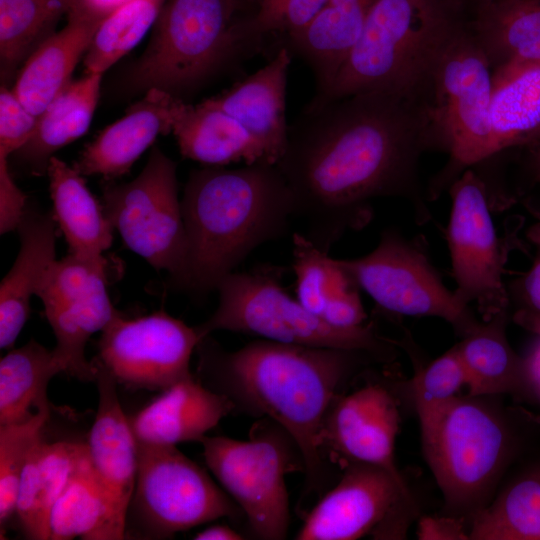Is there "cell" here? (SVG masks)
<instances>
[{
  "mask_svg": "<svg viewBox=\"0 0 540 540\" xmlns=\"http://www.w3.org/2000/svg\"><path fill=\"white\" fill-rule=\"evenodd\" d=\"M429 148L416 102L361 92L309 102L289 125L277 166L303 234L329 253L345 233L369 224L374 199H409L418 221L430 218L418 182V161Z\"/></svg>",
  "mask_w": 540,
  "mask_h": 540,
  "instance_id": "6da1fadb",
  "label": "cell"
},
{
  "mask_svg": "<svg viewBox=\"0 0 540 540\" xmlns=\"http://www.w3.org/2000/svg\"><path fill=\"white\" fill-rule=\"evenodd\" d=\"M196 350L206 386L227 396L234 411L269 418L295 441L304 462L302 500L323 496L334 478L321 443L327 413L348 382L385 362L363 350L266 339L227 351L210 335L201 339Z\"/></svg>",
  "mask_w": 540,
  "mask_h": 540,
  "instance_id": "7a4b0ae2",
  "label": "cell"
},
{
  "mask_svg": "<svg viewBox=\"0 0 540 540\" xmlns=\"http://www.w3.org/2000/svg\"><path fill=\"white\" fill-rule=\"evenodd\" d=\"M187 255L176 288L205 296L257 247L284 236L293 198L277 164L190 173L181 200Z\"/></svg>",
  "mask_w": 540,
  "mask_h": 540,
  "instance_id": "3957f363",
  "label": "cell"
},
{
  "mask_svg": "<svg viewBox=\"0 0 540 540\" xmlns=\"http://www.w3.org/2000/svg\"><path fill=\"white\" fill-rule=\"evenodd\" d=\"M504 395H458L420 423L443 516L466 529L519 468L540 461V415Z\"/></svg>",
  "mask_w": 540,
  "mask_h": 540,
  "instance_id": "277c9868",
  "label": "cell"
},
{
  "mask_svg": "<svg viewBox=\"0 0 540 540\" xmlns=\"http://www.w3.org/2000/svg\"><path fill=\"white\" fill-rule=\"evenodd\" d=\"M469 18L462 0H375L332 84L311 102L370 91L415 102L436 60Z\"/></svg>",
  "mask_w": 540,
  "mask_h": 540,
  "instance_id": "5b68a950",
  "label": "cell"
},
{
  "mask_svg": "<svg viewBox=\"0 0 540 540\" xmlns=\"http://www.w3.org/2000/svg\"><path fill=\"white\" fill-rule=\"evenodd\" d=\"M492 90V68L467 24L442 51L415 101L430 148L449 155L429 198L490 157Z\"/></svg>",
  "mask_w": 540,
  "mask_h": 540,
  "instance_id": "8992f818",
  "label": "cell"
},
{
  "mask_svg": "<svg viewBox=\"0 0 540 540\" xmlns=\"http://www.w3.org/2000/svg\"><path fill=\"white\" fill-rule=\"evenodd\" d=\"M282 272L259 265L227 275L217 286L214 313L196 326L201 339L226 330L286 344L368 351L385 363L396 357L394 341L379 334L372 322L340 328L307 310L283 288Z\"/></svg>",
  "mask_w": 540,
  "mask_h": 540,
  "instance_id": "52a82bcc",
  "label": "cell"
},
{
  "mask_svg": "<svg viewBox=\"0 0 540 540\" xmlns=\"http://www.w3.org/2000/svg\"><path fill=\"white\" fill-rule=\"evenodd\" d=\"M238 0H165L150 42L127 76L133 94L160 89L179 97L245 44Z\"/></svg>",
  "mask_w": 540,
  "mask_h": 540,
  "instance_id": "ba28073f",
  "label": "cell"
},
{
  "mask_svg": "<svg viewBox=\"0 0 540 540\" xmlns=\"http://www.w3.org/2000/svg\"><path fill=\"white\" fill-rule=\"evenodd\" d=\"M200 443L207 467L242 510L251 536L285 539L290 522L285 475L304 472L302 455L292 437L263 417L246 441L205 436Z\"/></svg>",
  "mask_w": 540,
  "mask_h": 540,
  "instance_id": "9c48e42d",
  "label": "cell"
},
{
  "mask_svg": "<svg viewBox=\"0 0 540 540\" xmlns=\"http://www.w3.org/2000/svg\"><path fill=\"white\" fill-rule=\"evenodd\" d=\"M176 167L154 147L135 179L102 185L104 211L126 247L155 269L166 270L174 287L183 276L187 255Z\"/></svg>",
  "mask_w": 540,
  "mask_h": 540,
  "instance_id": "30bf717a",
  "label": "cell"
},
{
  "mask_svg": "<svg viewBox=\"0 0 540 540\" xmlns=\"http://www.w3.org/2000/svg\"><path fill=\"white\" fill-rule=\"evenodd\" d=\"M146 538H167L243 512L208 473L175 445L138 442V469L128 515Z\"/></svg>",
  "mask_w": 540,
  "mask_h": 540,
  "instance_id": "8fae6325",
  "label": "cell"
},
{
  "mask_svg": "<svg viewBox=\"0 0 540 540\" xmlns=\"http://www.w3.org/2000/svg\"><path fill=\"white\" fill-rule=\"evenodd\" d=\"M423 246L387 229L371 252L338 262L381 310L438 317L450 323L462 337L480 320L455 291L444 285Z\"/></svg>",
  "mask_w": 540,
  "mask_h": 540,
  "instance_id": "7c38bea8",
  "label": "cell"
},
{
  "mask_svg": "<svg viewBox=\"0 0 540 540\" xmlns=\"http://www.w3.org/2000/svg\"><path fill=\"white\" fill-rule=\"evenodd\" d=\"M342 470L340 480L310 511L295 538H403L415 503L402 474L364 462L348 463Z\"/></svg>",
  "mask_w": 540,
  "mask_h": 540,
  "instance_id": "4fadbf2b",
  "label": "cell"
},
{
  "mask_svg": "<svg viewBox=\"0 0 540 540\" xmlns=\"http://www.w3.org/2000/svg\"><path fill=\"white\" fill-rule=\"evenodd\" d=\"M108 262L68 254L52 263L36 293L54 332L53 350L63 372L83 382L96 377V366L85 356L89 338L121 314L107 292Z\"/></svg>",
  "mask_w": 540,
  "mask_h": 540,
  "instance_id": "5bb4252c",
  "label": "cell"
},
{
  "mask_svg": "<svg viewBox=\"0 0 540 540\" xmlns=\"http://www.w3.org/2000/svg\"><path fill=\"white\" fill-rule=\"evenodd\" d=\"M101 333L93 361L129 390L160 392L191 376L201 341L196 327L164 311L132 319L121 313Z\"/></svg>",
  "mask_w": 540,
  "mask_h": 540,
  "instance_id": "9a60e30c",
  "label": "cell"
},
{
  "mask_svg": "<svg viewBox=\"0 0 540 540\" xmlns=\"http://www.w3.org/2000/svg\"><path fill=\"white\" fill-rule=\"evenodd\" d=\"M452 200L447 243L455 293L465 304L475 303L482 319L508 308L503 283L504 254L491 217L487 188L471 169L450 186Z\"/></svg>",
  "mask_w": 540,
  "mask_h": 540,
  "instance_id": "2e32d148",
  "label": "cell"
},
{
  "mask_svg": "<svg viewBox=\"0 0 540 540\" xmlns=\"http://www.w3.org/2000/svg\"><path fill=\"white\" fill-rule=\"evenodd\" d=\"M400 400L391 385L370 382L332 403L322 430V450L332 464H375L401 474L395 463Z\"/></svg>",
  "mask_w": 540,
  "mask_h": 540,
  "instance_id": "e0dca14e",
  "label": "cell"
},
{
  "mask_svg": "<svg viewBox=\"0 0 540 540\" xmlns=\"http://www.w3.org/2000/svg\"><path fill=\"white\" fill-rule=\"evenodd\" d=\"M96 366L98 407L88 436L95 473L110 507L111 540L124 539L138 469V441L120 404L111 375Z\"/></svg>",
  "mask_w": 540,
  "mask_h": 540,
  "instance_id": "ac0fdd59",
  "label": "cell"
},
{
  "mask_svg": "<svg viewBox=\"0 0 540 540\" xmlns=\"http://www.w3.org/2000/svg\"><path fill=\"white\" fill-rule=\"evenodd\" d=\"M290 50L282 46L262 68L226 91L204 100L241 124L258 140L266 160L277 164L288 137L286 91Z\"/></svg>",
  "mask_w": 540,
  "mask_h": 540,
  "instance_id": "d6986e66",
  "label": "cell"
},
{
  "mask_svg": "<svg viewBox=\"0 0 540 540\" xmlns=\"http://www.w3.org/2000/svg\"><path fill=\"white\" fill-rule=\"evenodd\" d=\"M176 96L150 89L123 117L87 144L73 167L81 175L112 180L126 174L159 135L172 132Z\"/></svg>",
  "mask_w": 540,
  "mask_h": 540,
  "instance_id": "ffe728a7",
  "label": "cell"
},
{
  "mask_svg": "<svg viewBox=\"0 0 540 540\" xmlns=\"http://www.w3.org/2000/svg\"><path fill=\"white\" fill-rule=\"evenodd\" d=\"M233 411L227 396L191 375L160 391L129 420L138 442L176 446L200 442Z\"/></svg>",
  "mask_w": 540,
  "mask_h": 540,
  "instance_id": "44dd1931",
  "label": "cell"
},
{
  "mask_svg": "<svg viewBox=\"0 0 540 540\" xmlns=\"http://www.w3.org/2000/svg\"><path fill=\"white\" fill-rule=\"evenodd\" d=\"M56 221L27 203L16 230L20 250L0 285V347L11 348L30 313V299L36 295L55 259Z\"/></svg>",
  "mask_w": 540,
  "mask_h": 540,
  "instance_id": "7402d4cb",
  "label": "cell"
},
{
  "mask_svg": "<svg viewBox=\"0 0 540 540\" xmlns=\"http://www.w3.org/2000/svg\"><path fill=\"white\" fill-rule=\"evenodd\" d=\"M507 310L482 319L455 344L467 375L469 395H504L534 402L526 359L506 336Z\"/></svg>",
  "mask_w": 540,
  "mask_h": 540,
  "instance_id": "603a6c76",
  "label": "cell"
},
{
  "mask_svg": "<svg viewBox=\"0 0 540 540\" xmlns=\"http://www.w3.org/2000/svg\"><path fill=\"white\" fill-rule=\"evenodd\" d=\"M67 17V24L27 58L12 88L22 104L37 117L71 82L77 63L102 21L75 11H70Z\"/></svg>",
  "mask_w": 540,
  "mask_h": 540,
  "instance_id": "cb8c5ba5",
  "label": "cell"
},
{
  "mask_svg": "<svg viewBox=\"0 0 540 540\" xmlns=\"http://www.w3.org/2000/svg\"><path fill=\"white\" fill-rule=\"evenodd\" d=\"M172 133L183 157L207 166L267 161L258 140L234 118L204 101L191 105L177 98Z\"/></svg>",
  "mask_w": 540,
  "mask_h": 540,
  "instance_id": "d4e9b609",
  "label": "cell"
},
{
  "mask_svg": "<svg viewBox=\"0 0 540 540\" xmlns=\"http://www.w3.org/2000/svg\"><path fill=\"white\" fill-rule=\"evenodd\" d=\"M468 27L492 71L540 63V0H492L472 10Z\"/></svg>",
  "mask_w": 540,
  "mask_h": 540,
  "instance_id": "484cf974",
  "label": "cell"
},
{
  "mask_svg": "<svg viewBox=\"0 0 540 540\" xmlns=\"http://www.w3.org/2000/svg\"><path fill=\"white\" fill-rule=\"evenodd\" d=\"M53 216L68 244L69 254L104 259L113 241V226L103 205L86 186L83 175L53 156L48 164Z\"/></svg>",
  "mask_w": 540,
  "mask_h": 540,
  "instance_id": "4316f807",
  "label": "cell"
},
{
  "mask_svg": "<svg viewBox=\"0 0 540 540\" xmlns=\"http://www.w3.org/2000/svg\"><path fill=\"white\" fill-rule=\"evenodd\" d=\"M540 141V63L493 71L490 157Z\"/></svg>",
  "mask_w": 540,
  "mask_h": 540,
  "instance_id": "83f0119b",
  "label": "cell"
},
{
  "mask_svg": "<svg viewBox=\"0 0 540 540\" xmlns=\"http://www.w3.org/2000/svg\"><path fill=\"white\" fill-rule=\"evenodd\" d=\"M101 79L102 74H85L71 81L38 116L33 136L15 152L32 174L47 173L53 154L87 132L99 99Z\"/></svg>",
  "mask_w": 540,
  "mask_h": 540,
  "instance_id": "f1b7e54d",
  "label": "cell"
},
{
  "mask_svg": "<svg viewBox=\"0 0 540 540\" xmlns=\"http://www.w3.org/2000/svg\"><path fill=\"white\" fill-rule=\"evenodd\" d=\"M467 539L540 540V461L515 471L470 523Z\"/></svg>",
  "mask_w": 540,
  "mask_h": 540,
  "instance_id": "f546056e",
  "label": "cell"
},
{
  "mask_svg": "<svg viewBox=\"0 0 540 540\" xmlns=\"http://www.w3.org/2000/svg\"><path fill=\"white\" fill-rule=\"evenodd\" d=\"M63 372L54 350L30 340L0 361V425L29 419L49 405L47 387Z\"/></svg>",
  "mask_w": 540,
  "mask_h": 540,
  "instance_id": "4dcf8cb0",
  "label": "cell"
},
{
  "mask_svg": "<svg viewBox=\"0 0 540 540\" xmlns=\"http://www.w3.org/2000/svg\"><path fill=\"white\" fill-rule=\"evenodd\" d=\"M49 540H111L110 507L89 450L52 506Z\"/></svg>",
  "mask_w": 540,
  "mask_h": 540,
  "instance_id": "1f68e13d",
  "label": "cell"
},
{
  "mask_svg": "<svg viewBox=\"0 0 540 540\" xmlns=\"http://www.w3.org/2000/svg\"><path fill=\"white\" fill-rule=\"evenodd\" d=\"M71 0H0V62L4 79L54 33Z\"/></svg>",
  "mask_w": 540,
  "mask_h": 540,
  "instance_id": "d6a6232c",
  "label": "cell"
},
{
  "mask_svg": "<svg viewBox=\"0 0 540 540\" xmlns=\"http://www.w3.org/2000/svg\"><path fill=\"white\" fill-rule=\"evenodd\" d=\"M165 0H132L105 17L84 54L85 74H103L154 26Z\"/></svg>",
  "mask_w": 540,
  "mask_h": 540,
  "instance_id": "836d02e7",
  "label": "cell"
},
{
  "mask_svg": "<svg viewBox=\"0 0 540 540\" xmlns=\"http://www.w3.org/2000/svg\"><path fill=\"white\" fill-rule=\"evenodd\" d=\"M292 246L296 299L313 314L321 318L331 301L358 287L338 259L331 258L303 233L293 234Z\"/></svg>",
  "mask_w": 540,
  "mask_h": 540,
  "instance_id": "e575fe53",
  "label": "cell"
},
{
  "mask_svg": "<svg viewBox=\"0 0 540 540\" xmlns=\"http://www.w3.org/2000/svg\"><path fill=\"white\" fill-rule=\"evenodd\" d=\"M50 417V406L39 408L29 419L0 425V526L4 528L15 514L19 482L29 455L43 438Z\"/></svg>",
  "mask_w": 540,
  "mask_h": 540,
  "instance_id": "d590c367",
  "label": "cell"
},
{
  "mask_svg": "<svg viewBox=\"0 0 540 540\" xmlns=\"http://www.w3.org/2000/svg\"><path fill=\"white\" fill-rule=\"evenodd\" d=\"M467 385V375L454 345L427 367L419 370L409 384L419 423L423 422L459 395Z\"/></svg>",
  "mask_w": 540,
  "mask_h": 540,
  "instance_id": "8d00e7d4",
  "label": "cell"
},
{
  "mask_svg": "<svg viewBox=\"0 0 540 540\" xmlns=\"http://www.w3.org/2000/svg\"><path fill=\"white\" fill-rule=\"evenodd\" d=\"M328 0H280L271 10L244 21L247 41L268 33L300 31L326 5Z\"/></svg>",
  "mask_w": 540,
  "mask_h": 540,
  "instance_id": "74e56055",
  "label": "cell"
},
{
  "mask_svg": "<svg viewBox=\"0 0 540 540\" xmlns=\"http://www.w3.org/2000/svg\"><path fill=\"white\" fill-rule=\"evenodd\" d=\"M38 117L18 99L12 89H0V156L8 158L33 136Z\"/></svg>",
  "mask_w": 540,
  "mask_h": 540,
  "instance_id": "f35d334b",
  "label": "cell"
},
{
  "mask_svg": "<svg viewBox=\"0 0 540 540\" xmlns=\"http://www.w3.org/2000/svg\"><path fill=\"white\" fill-rule=\"evenodd\" d=\"M28 201L14 182L8 158L0 156V233L16 230Z\"/></svg>",
  "mask_w": 540,
  "mask_h": 540,
  "instance_id": "ab89813d",
  "label": "cell"
},
{
  "mask_svg": "<svg viewBox=\"0 0 540 540\" xmlns=\"http://www.w3.org/2000/svg\"><path fill=\"white\" fill-rule=\"evenodd\" d=\"M130 1L132 0H71L69 12L75 11L103 20Z\"/></svg>",
  "mask_w": 540,
  "mask_h": 540,
  "instance_id": "60d3db41",
  "label": "cell"
},
{
  "mask_svg": "<svg viewBox=\"0 0 540 540\" xmlns=\"http://www.w3.org/2000/svg\"><path fill=\"white\" fill-rule=\"evenodd\" d=\"M537 235L540 238V231ZM537 246L533 264L524 279V291L530 304L540 311V240Z\"/></svg>",
  "mask_w": 540,
  "mask_h": 540,
  "instance_id": "b9f144b4",
  "label": "cell"
},
{
  "mask_svg": "<svg viewBox=\"0 0 540 540\" xmlns=\"http://www.w3.org/2000/svg\"><path fill=\"white\" fill-rule=\"evenodd\" d=\"M525 359L534 402L540 403V342Z\"/></svg>",
  "mask_w": 540,
  "mask_h": 540,
  "instance_id": "7bdbcfd3",
  "label": "cell"
},
{
  "mask_svg": "<svg viewBox=\"0 0 540 540\" xmlns=\"http://www.w3.org/2000/svg\"><path fill=\"white\" fill-rule=\"evenodd\" d=\"M244 538V535L227 525H213L194 536L196 540H240Z\"/></svg>",
  "mask_w": 540,
  "mask_h": 540,
  "instance_id": "ee69618b",
  "label": "cell"
},
{
  "mask_svg": "<svg viewBox=\"0 0 540 540\" xmlns=\"http://www.w3.org/2000/svg\"><path fill=\"white\" fill-rule=\"evenodd\" d=\"M531 150V167L534 174V178L540 183V141L530 147Z\"/></svg>",
  "mask_w": 540,
  "mask_h": 540,
  "instance_id": "f6af8a7d",
  "label": "cell"
},
{
  "mask_svg": "<svg viewBox=\"0 0 540 540\" xmlns=\"http://www.w3.org/2000/svg\"><path fill=\"white\" fill-rule=\"evenodd\" d=\"M280 0H258L256 12L253 15H261L271 10Z\"/></svg>",
  "mask_w": 540,
  "mask_h": 540,
  "instance_id": "bcb514c9",
  "label": "cell"
},
{
  "mask_svg": "<svg viewBox=\"0 0 540 540\" xmlns=\"http://www.w3.org/2000/svg\"><path fill=\"white\" fill-rule=\"evenodd\" d=\"M466 7L468 8L469 12L471 13L472 10H474L476 7L485 4L487 2H490L492 0H462Z\"/></svg>",
  "mask_w": 540,
  "mask_h": 540,
  "instance_id": "7dc6e473",
  "label": "cell"
}]
</instances>
